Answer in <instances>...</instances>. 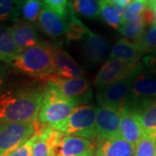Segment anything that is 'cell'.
Instances as JSON below:
<instances>
[{
    "label": "cell",
    "instance_id": "6da1fadb",
    "mask_svg": "<svg viewBox=\"0 0 156 156\" xmlns=\"http://www.w3.org/2000/svg\"><path fill=\"white\" fill-rule=\"evenodd\" d=\"M44 89L23 87L0 94V122H37L42 106Z\"/></svg>",
    "mask_w": 156,
    "mask_h": 156
},
{
    "label": "cell",
    "instance_id": "7a4b0ae2",
    "mask_svg": "<svg viewBox=\"0 0 156 156\" xmlns=\"http://www.w3.org/2000/svg\"><path fill=\"white\" fill-rule=\"evenodd\" d=\"M55 46L41 43L21 51L9 64L18 73L44 80L55 73Z\"/></svg>",
    "mask_w": 156,
    "mask_h": 156
},
{
    "label": "cell",
    "instance_id": "3957f363",
    "mask_svg": "<svg viewBox=\"0 0 156 156\" xmlns=\"http://www.w3.org/2000/svg\"><path fill=\"white\" fill-rule=\"evenodd\" d=\"M45 83L37 122L41 125L56 129L67 121L78 106L63 95L55 84L49 81H46Z\"/></svg>",
    "mask_w": 156,
    "mask_h": 156
},
{
    "label": "cell",
    "instance_id": "277c9868",
    "mask_svg": "<svg viewBox=\"0 0 156 156\" xmlns=\"http://www.w3.org/2000/svg\"><path fill=\"white\" fill-rule=\"evenodd\" d=\"M156 101V71L144 58L136 65V73L132 82L125 107L138 113Z\"/></svg>",
    "mask_w": 156,
    "mask_h": 156
},
{
    "label": "cell",
    "instance_id": "5b68a950",
    "mask_svg": "<svg viewBox=\"0 0 156 156\" xmlns=\"http://www.w3.org/2000/svg\"><path fill=\"white\" fill-rule=\"evenodd\" d=\"M42 128L38 122H0V156H8L28 141Z\"/></svg>",
    "mask_w": 156,
    "mask_h": 156
},
{
    "label": "cell",
    "instance_id": "8992f818",
    "mask_svg": "<svg viewBox=\"0 0 156 156\" xmlns=\"http://www.w3.org/2000/svg\"><path fill=\"white\" fill-rule=\"evenodd\" d=\"M96 109L97 108L90 105L76 107L67 121L56 129L68 135L72 134L73 136L95 140Z\"/></svg>",
    "mask_w": 156,
    "mask_h": 156
},
{
    "label": "cell",
    "instance_id": "52a82bcc",
    "mask_svg": "<svg viewBox=\"0 0 156 156\" xmlns=\"http://www.w3.org/2000/svg\"><path fill=\"white\" fill-rule=\"evenodd\" d=\"M137 65V64H136ZM136 73V66L131 74L120 81L97 89L96 100L101 107L122 111Z\"/></svg>",
    "mask_w": 156,
    "mask_h": 156
},
{
    "label": "cell",
    "instance_id": "ba28073f",
    "mask_svg": "<svg viewBox=\"0 0 156 156\" xmlns=\"http://www.w3.org/2000/svg\"><path fill=\"white\" fill-rule=\"evenodd\" d=\"M56 85L67 98L72 100L77 106L86 105L92 100L93 91L89 80L85 77L63 79L50 75L44 79Z\"/></svg>",
    "mask_w": 156,
    "mask_h": 156
},
{
    "label": "cell",
    "instance_id": "9c48e42d",
    "mask_svg": "<svg viewBox=\"0 0 156 156\" xmlns=\"http://www.w3.org/2000/svg\"><path fill=\"white\" fill-rule=\"evenodd\" d=\"M122 111L99 107L96 109L95 139L97 143L120 136Z\"/></svg>",
    "mask_w": 156,
    "mask_h": 156
},
{
    "label": "cell",
    "instance_id": "30bf717a",
    "mask_svg": "<svg viewBox=\"0 0 156 156\" xmlns=\"http://www.w3.org/2000/svg\"><path fill=\"white\" fill-rule=\"evenodd\" d=\"M136 66L116 58H111L101 67L95 78V86L101 88L128 76Z\"/></svg>",
    "mask_w": 156,
    "mask_h": 156
},
{
    "label": "cell",
    "instance_id": "8fae6325",
    "mask_svg": "<svg viewBox=\"0 0 156 156\" xmlns=\"http://www.w3.org/2000/svg\"><path fill=\"white\" fill-rule=\"evenodd\" d=\"M83 55L88 63L103 62L109 58L110 47L104 37L89 30L83 37Z\"/></svg>",
    "mask_w": 156,
    "mask_h": 156
},
{
    "label": "cell",
    "instance_id": "7c38bea8",
    "mask_svg": "<svg viewBox=\"0 0 156 156\" xmlns=\"http://www.w3.org/2000/svg\"><path fill=\"white\" fill-rule=\"evenodd\" d=\"M96 147L90 140L62 135L55 147V156H95Z\"/></svg>",
    "mask_w": 156,
    "mask_h": 156
},
{
    "label": "cell",
    "instance_id": "4fadbf2b",
    "mask_svg": "<svg viewBox=\"0 0 156 156\" xmlns=\"http://www.w3.org/2000/svg\"><path fill=\"white\" fill-rule=\"evenodd\" d=\"M62 133L55 128L44 126L30 138L31 156H55V147Z\"/></svg>",
    "mask_w": 156,
    "mask_h": 156
},
{
    "label": "cell",
    "instance_id": "5bb4252c",
    "mask_svg": "<svg viewBox=\"0 0 156 156\" xmlns=\"http://www.w3.org/2000/svg\"><path fill=\"white\" fill-rule=\"evenodd\" d=\"M9 30L20 52L42 43L37 30L33 23L17 21L12 26L9 27Z\"/></svg>",
    "mask_w": 156,
    "mask_h": 156
},
{
    "label": "cell",
    "instance_id": "9a60e30c",
    "mask_svg": "<svg viewBox=\"0 0 156 156\" xmlns=\"http://www.w3.org/2000/svg\"><path fill=\"white\" fill-rule=\"evenodd\" d=\"M67 18L43 5L37 24L39 29L49 37H58L66 32Z\"/></svg>",
    "mask_w": 156,
    "mask_h": 156
},
{
    "label": "cell",
    "instance_id": "2e32d148",
    "mask_svg": "<svg viewBox=\"0 0 156 156\" xmlns=\"http://www.w3.org/2000/svg\"><path fill=\"white\" fill-rule=\"evenodd\" d=\"M120 136L135 147L143 136L138 115L127 107L122 111Z\"/></svg>",
    "mask_w": 156,
    "mask_h": 156
},
{
    "label": "cell",
    "instance_id": "e0dca14e",
    "mask_svg": "<svg viewBox=\"0 0 156 156\" xmlns=\"http://www.w3.org/2000/svg\"><path fill=\"white\" fill-rule=\"evenodd\" d=\"M54 75L63 79H74L82 77L85 75V71L69 53L56 47Z\"/></svg>",
    "mask_w": 156,
    "mask_h": 156
},
{
    "label": "cell",
    "instance_id": "ac0fdd59",
    "mask_svg": "<svg viewBox=\"0 0 156 156\" xmlns=\"http://www.w3.org/2000/svg\"><path fill=\"white\" fill-rule=\"evenodd\" d=\"M95 156H134L135 147L121 136L97 143Z\"/></svg>",
    "mask_w": 156,
    "mask_h": 156
},
{
    "label": "cell",
    "instance_id": "d6986e66",
    "mask_svg": "<svg viewBox=\"0 0 156 156\" xmlns=\"http://www.w3.org/2000/svg\"><path fill=\"white\" fill-rule=\"evenodd\" d=\"M142 55L143 53L134 43H130L127 39L121 38L113 46L108 59L116 58L129 64L135 65L139 62Z\"/></svg>",
    "mask_w": 156,
    "mask_h": 156
},
{
    "label": "cell",
    "instance_id": "ffe728a7",
    "mask_svg": "<svg viewBox=\"0 0 156 156\" xmlns=\"http://www.w3.org/2000/svg\"><path fill=\"white\" fill-rule=\"evenodd\" d=\"M125 8L117 5L113 1H101L100 16L104 22L113 29L118 30L121 25Z\"/></svg>",
    "mask_w": 156,
    "mask_h": 156
},
{
    "label": "cell",
    "instance_id": "44dd1931",
    "mask_svg": "<svg viewBox=\"0 0 156 156\" xmlns=\"http://www.w3.org/2000/svg\"><path fill=\"white\" fill-rule=\"evenodd\" d=\"M19 53L9 28L0 26V60L9 63Z\"/></svg>",
    "mask_w": 156,
    "mask_h": 156
},
{
    "label": "cell",
    "instance_id": "7402d4cb",
    "mask_svg": "<svg viewBox=\"0 0 156 156\" xmlns=\"http://www.w3.org/2000/svg\"><path fill=\"white\" fill-rule=\"evenodd\" d=\"M136 114L139 117L143 135H149L154 138L156 135V101Z\"/></svg>",
    "mask_w": 156,
    "mask_h": 156
},
{
    "label": "cell",
    "instance_id": "603a6c76",
    "mask_svg": "<svg viewBox=\"0 0 156 156\" xmlns=\"http://www.w3.org/2000/svg\"><path fill=\"white\" fill-rule=\"evenodd\" d=\"M147 25L143 15H140L129 22L125 23L120 25L118 30L125 37L134 39L135 41L142 36L145 32V27Z\"/></svg>",
    "mask_w": 156,
    "mask_h": 156
},
{
    "label": "cell",
    "instance_id": "cb8c5ba5",
    "mask_svg": "<svg viewBox=\"0 0 156 156\" xmlns=\"http://www.w3.org/2000/svg\"><path fill=\"white\" fill-rule=\"evenodd\" d=\"M24 0H0V22H17Z\"/></svg>",
    "mask_w": 156,
    "mask_h": 156
},
{
    "label": "cell",
    "instance_id": "d4e9b609",
    "mask_svg": "<svg viewBox=\"0 0 156 156\" xmlns=\"http://www.w3.org/2000/svg\"><path fill=\"white\" fill-rule=\"evenodd\" d=\"M69 23H68L66 32H65L67 40L68 41H76V40L83 38L85 35L89 31V29L75 16V12L73 11L70 3L69 6Z\"/></svg>",
    "mask_w": 156,
    "mask_h": 156
},
{
    "label": "cell",
    "instance_id": "484cf974",
    "mask_svg": "<svg viewBox=\"0 0 156 156\" xmlns=\"http://www.w3.org/2000/svg\"><path fill=\"white\" fill-rule=\"evenodd\" d=\"M74 12L89 18L100 16V0H73L71 4Z\"/></svg>",
    "mask_w": 156,
    "mask_h": 156
},
{
    "label": "cell",
    "instance_id": "4316f807",
    "mask_svg": "<svg viewBox=\"0 0 156 156\" xmlns=\"http://www.w3.org/2000/svg\"><path fill=\"white\" fill-rule=\"evenodd\" d=\"M43 8V0H24L21 7V15L23 21L37 23Z\"/></svg>",
    "mask_w": 156,
    "mask_h": 156
},
{
    "label": "cell",
    "instance_id": "83f0119b",
    "mask_svg": "<svg viewBox=\"0 0 156 156\" xmlns=\"http://www.w3.org/2000/svg\"><path fill=\"white\" fill-rule=\"evenodd\" d=\"M134 43L143 54H156V25H153L142 34L140 37L134 41Z\"/></svg>",
    "mask_w": 156,
    "mask_h": 156
},
{
    "label": "cell",
    "instance_id": "f1b7e54d",
    "mask_svg": "<svg viewBox=\"0 0 156 156\" xmlns=\"http://www.w3.org/2000/svg\"><path fill=\"white\" fill-rule=\"evenodd\" d=\"M147 8V0H134L132 1L126 8L123 13L121 24L129 22L132 19L141 15L146 9Z\"/></svg>",
    "mask_w": 156,
    "mask_h": 156
},
{
    "label": "cell",
    "instance_id": "f546056e",
    "mask_svg": "<svg viewBox=\"0 0 156 156\" xmlns=\"http://www.w3.org/2000/svg\"><path fill=\"white\" fill-rule=\"evenodd\" d=\"M134 156H156V142L154 138L144 134L135 147Z\"/></svg>",
    "mask_w": 156,
    "mask_h": 156
},
{
    "label": "cell",
    "instance_id": "4dcf8cb0",
    "mask_svg": "<svg viewBox=\"0 0 156 156\" xmlns=\"http://www.w3.org/2000/svg\"><path fill=\"white\" fill-rule=\"evenodd\" d=\"M43 5L61 16L68 17L69 6L68 0H43Z\"/></svg>",
    "mask_w": 156,
    "mask_h": 156
},
{
    "label": "cell",
    "instance_id": "1f68e13d",
    "mask_svg": "<svg viewBox=\"0 0 156 156\" xmlns=\"http://www.w3.org/2000/svg\"><path fill=\"white\" fill-rule=\"evenodd\" d=\"M8 156H31V141L30 139L24 144L17 147Z\"/></svg>",
    "mask_w": 156,
    "mask_h": 156
},
{
    "label": "cell",
    "instance_id": "d6a6232c",
    "mask_svg": "<svg viewBox=\"0 0 156 156\" xmlns=\"http://www.w3.org/2000/svg\"><path fill=\"white\" fill-rule=\"evenodd\" d=\"M115 4H116L117 5L123 7V8H126L127 6L134 0H112Z\"/></svg>",
    "mask_w": 156,
    "mask_h": 156
},
{
    "label": "cell",
    "instance_id": "836d02e7",
    "mask_svg": "<svg viewBox=\"0 0 156 156\" xmlns=\"http://www.w3.org/2000/svg\"><path fill=\"white\" fill-rule=\"evenodd\" d=\"M147 59L148 62L150 63L151 66L154 68V70L156 71V57H154V56H147Z\"/></svg>",
    "mask_w": 156,
    "mask_h": 156
},
{
    "label": "cell",
    "instance_id": "e575fe53",
    "mask_svg": "<svg viewBox=\"0 0 156 156\" xmlns=\"http://www.w3.org/2000/svg\"><path fill=\"white\" fill-rule=\"evenodd\" d=\"M156 5V0H148L147 1V9H150V10H153L154 7Z\"/></svg>",
    "mask_w": 156,
    "mask_h": 156
},
{
    "label": "cell",
    "instance_id": "d590c367",
    "mask_svg": "<svg viewBox=\"0 0 156 156\" xmlns=\"http://www.w3.org/2000/svg\"><path fill=\"white\" fill-rule=\"evenodd\" d=\"M153 12H154V25H156V5L153 9Z\"/></svg>",
    "mask_w": 156,
    "mask_h": 156
},
{
    "label": "cell",
    "instance_id": "8d00e7d4",
    "mask_svg": "<svg viewBox=\"0 0 156 156\" xmlns=\"http://www.w3.org/2000/svg\"><path fill=\"white\" fill-rule=\"evenodd\" d=\"M2 85H3V81L0 79V88H1V86H2Z\"/></svg>",
    "mask_w": 156,
    "mask_h": 156
},
{
    "label": "cell",
    "instance_id": "74e56055",
    "mask_svg": "<svg viewBox=\"0 0 156 156\" xmlns=\"http://www.w3.org/2000/svg\"><path fill=\"white\" fill-rule=\"evenodd\" d=\"M101 1H112V0H101Z\"/></svg>",
    "mask_w": 156,
    "mask_h": 156
},
{
    "label": "cell",
    "instance_id": "f35d334b",
    "mask_svg": "<svg viewBox=\"0 0 156 156\" xmlns=\"http://www.w3.org/2000/svg\"><path fill=\"white\" fill-rule=\"evenodd\" d=\"M154 140H155V142H156V135L154 136Z\"/></svg>",
    "mask_w": 156,
    "mask_h": 156
},
{
    "label": "cell",
    "instance_id": "ab89813d",
    "mask_svg": "<svg viewBox=\"0 0 156 156\" xmlns=\"http://www.w3.org/2000/svg\"><path fill=\"white\" fill-rule=\"evenodd\" d=\"M147 1H148V0H147Z\"/></svg>",
    "mask_w": 156,
    "mask_h": 156
},
{
    "label": "cell",
    "instance_id": "60d3db41",
    "mask_svg": "<svg viewBox=\"0 0 156 156\" xmlns=\"http://www.w3.org/2000/svg\"><path fill=\"white\" fill-rule=\"evenodd\" d=\"M0 94H1V93H0Z\"/></svg>",
    "mask_w": 156,
    "mask_h": 156
}]
</instances>
